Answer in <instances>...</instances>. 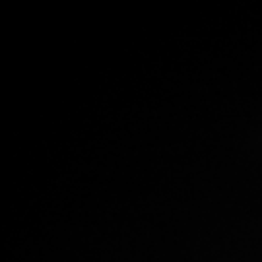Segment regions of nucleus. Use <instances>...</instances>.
I'll return each mask as SVG.
<instances>
[]
</instances>
